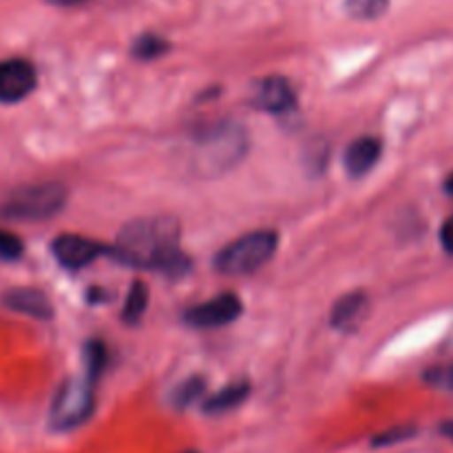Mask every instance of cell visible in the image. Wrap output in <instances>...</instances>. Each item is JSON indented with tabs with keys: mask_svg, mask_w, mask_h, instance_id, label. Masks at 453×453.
I'll use <instances>...</instances> for the list:
<instances>
[{
	"mask_svg": "<svg viewBox=\"0 0 453 453\" xmlns=\"http://www.w3.org/2000/svg\"><path fill=\"white\" fill-rule=\"evenodd\" d=\"M109 255L131 268L155 270L175 279L190 270V259L180 250V224L164 215L128 221Z\"/></svg>",
	"mask_w": 453,
	"mask_h": 453,
	"instance_id": "cell-1",
	"label": "cell"
},
{
	"mask_svg": "<svg viewBox=\"0 0 453 453\" xmlns=\"http://www.w3.org/2000/svg\"><path fill=\"white\" fill-rule=\"evenodd\" d=\"M248 137L242 127L221 122L195 133L190 144V164L199 175H215L230 171L246 155Z\"/></svg>",
	"mask_w": 453,
	"mask_h": 453,
	"instance_id": "cell-2",
	"label": "cell"
},
{
	"mask_svg": "<svg viewBox=\"0 0 453 453\" xmlns=\"http://www.w3.org/2000/svg\"><path fill=\"white\" fill-rule=\"evenodd\" d=\"M279 246V234L274 230H255L234 239L217 255L215 265L221 274L243 277L264 268L274 257Z\"/></svg>",
	"mask_w": 453,
	"mask_h": 453,
	"instance_id": "cell-3",
	"label": "cell"
},
{
	"mask_svg": "<svg viewBox=\"0 0 453 453\" xmlns=\"http://www.w3.org/2000/svg\"><path fill=\"white\" fill-rule=\"evenodd\" d=\"M66 203V188L62 184H34L18 188L3 203V215L13 219H49L58 215Z\"/></svg>",
	"mask_w": 453,
	"mask_h": 453,
	"instance_id": "cell-4",
	"label": "cell"
},
{
	"mask_svg": "<svg viewBox=\"0 0 453 453\" xmlns=\"http://www.w3.org/2000/svg\"><path fill=\"white\" fill-rule=\"evenodd\" d=\"M93 410V380L69 379L51 405V425L56 429H73L91 416Z\"/></svg>",
	"mask_w": 453,
	"mask_h": 453,
	"instance_id": "cell-5",
	"label": "cell"
},
{
	"mask_svg": "<svg viewBox=\"0 0 453 453\" xmlns=\"http://www.w3.org/2000/svg\"><path fill=\"white\" fill-rule=\"evenodd\" d=\"M242 312L243 305L237 299V295L224 292V295L215 296V299L203 301V303L186 310L184 321L186 326L195 327V330H217V327L230 326V323L237 321Z\"/></svg>",
	"mask_w": 453,
	"mask_h": 453,
	"instance_id": "cell-6",
	"label": "cell"
},
{
	"mask_svg": "<svg viewBox=\"0 0 453 453\" xmlns=\"http://www.w3.org/2000/svg\"><path fill=\"white\" fill-rule=\"evenodd\" d=\"M38 75L34 65L22 58L0 60V104H16L35 88Z\"/></svg>",
	"mask_w": 453,
	"mask_h": 453,
	"instance_id": "cell-7",
	"label": "cell"
},
{
	"mask_svg": "<svg viewBox=\"0 0 453 453\" xmlns=\"http://www.w3.org/2000/svg\"><path fill=\"white\" fill-rule=\"evenodd\" d=\"M252 106L265 113L283 115L296 106V91L290 80L281 75H270V78L259 80L252 87Z\"/></svg>",
	"mask_w": 453,
	"mask_h": 453,
	"instance_id": "cell-8",
	"label": "cell"
},
{
	"mask_svg": "<svg viewBox=\"0 0 453 453\" xmlns=\"http://www.w3.org/2000/svg\"><path fill=\"white\" fill-rule=\"evenodd\" d=\"M51 250L53 257L58 259V264L65 265V268L69 270L87 268V265L93 264L97 257L109 252L102 243L82 237V234H60V237L53 239Z\"/></svg>",
	"mask_w": 453,
	"mask_h": 453,
	"instance_id": "cell-9",
	"label": "cell"
},
{
	"mask_svg": "<svg viewBox=\"0 0 453 453\" xmlns=\"http://www.w3.org/2000/svg\"><path fill=\"white\" fill-rule=\"evenodd\" d=\"M370 299L365 292H348L341 296L330 312V326L339 332H354L367 317Z\"/></svg>",
	"mask_w": 453,
	"mask_h": 453,
	"instance_id": "cell-10",
	"label": "cell"
},
{
	"mask_svg": "<svg viewBox=\"0 0 453 453\" xmlns=\"http://www.w3.org/2000/svg\"><path fill=\"white\" fill-rule=\"evenodd\" d=\"M380 155H383V144H380V140L363 135L345 149L343 166L345 171H348V175L363 177L379 164Z\"/></svg>",
	"mask_w": 453,
	"mask_h": 453,
	"instance_id": "cell-11",
	"label": "cell"
},
{
	"mask_svg": "<svg viewBox=\"0 0 453 453\" xmlns=\"http://www.w3.org/2000/svg\"><path fill=\"white\" fill-rule=\"evenodd\" d=\"M3 303L9 310L18 314H25V317L34 319H51L53 317V305L47 299V295L35 288H13V290L4 292Z\"/></svg>",
	"mask_w": 453,
	"mask_h": 453,
	"instance_id": "cell-12",
	"label": "cell"
},
{
	"mask_svg": "<svg viewBox=\"0 0 453 453\" xmlns=\"http://www.w3.org/2000/svg\"><path fill=\"white\" fill-rule=\"evenodd\" d=\"M248 394H250V385L246 380L230 383L217 394H212L206 401V405H203V410H206V414H224V411H230L242 405L248 398Z\"/></svg>",
	"mask_w": 453,
	"mask_h": 453,
	"instance_id": "cell-13",
	"label": "cell"
},
{
	"mask_svg": "<svg viewBox=\"0 0 453 453\" xmlns=\"http://www.w3.org/2000/svg\"><path fill=\"white\" fill-rule=\"evenodd\" d=\"M149 308V286L144 281H135L128 290L127 301H124L122 319L127 326H137Z\"/></svg>",
	"mask_w": 453,
	"mask_h": 453,
	"instance_id": "cell-14",
	"label": "cell"
},
{
	"mask_svg": "<svg viewBox=\"0 0 453 453\" xmlns=\"http://www.w3.org/2000/svg\"><path fill=\"white\" fill-rule=\"evenodd\" d=\"M171 51V44L166 42V40L162 38V35L157 34H142L140 38L133 42V58H137V60H155V58H162L164 53Z\"/></svg>",
	"mask_w": 453,
	"mask_h": 453,
	"instance_id": "cell-15",
	"label": "cell"
},
{
	"mask_svg": "<svg viewBox=\"0 0 453 453\" xmlns=\"http://www.w3.org/2000/svg\"><path fill=\"white\" fill-rule=\"evenodd\" d=\"M106 367V348L102 341L91 339L87 345H84V370H87V379L96 383L102 376Z\"/></svg>",
	"mask_w": 453,
	"mask_h": 453,
	"instance_id": "cell-16",
	"label": "cell"
},
{
	"mask_svg": "<svg viewBox=\"0 0 453 453\" xmlns=\"http://www.w3.org/2000/svg\"><path fill=\"white\" fill-rule=\"evenodd\" d=\"M392 0H345V9L357 20H376L389 9Z\"/></svg>",
	"mask_w": 453,
	"mask_h": 453,
	"instance_id": "cell-17",
	"label": "cell"
},
{
	"mask_svg": "<svg viewBox=\"0 0 453 453\" xmlns=\"http://www.w3.org/2000/svg\"><path fill=\"white\" fill-rule=\"evenodd\" d=\"M203 388H206V380H203L202 376H190V379H186L184 383H180L175 388V392H173V405H190V403H195L202 396Z\"/></svg>",
	"mask_w": 453,
	"mask_h": 453,
	"instance_id": "cell-18",
	"label": "cell"
},
{
	"mask_svg": "<svg viewBox=\"0 0 453 453\" xmlns=\"http://www.w3.org/2000/svg\"><path fill=\"white\" fill-rule=\"evenodd\" d=\"M22 250H25V246H22L20 237L13 233H9V230L0 228V261L20 259Z\"/></svg>",
	"mask_w": 453,
	"mask_h": 453,
	"instance_id": "cell-19",
	"label": "cell"
},
{
	"mask_svg": "<svg viewBox=\"0 0 453 453\" xmlns=\"http://www.w3.org/2000/svg\"><path fill=\"white\" fill-rule=\"evenodd\" d=\"M441 243L449 255H453V215L442 224L441 228Z\"/></svg>",
	"mask_w": 453,
	"mask_h": 453,
	"instance_id": "cell-20",
	"label": "cell"
},
{
	"mask_svg": "<svg viewBox=\"0 0 453 453\" xmlns=\"http://www.w3.org/2000/svg\"><path fill=\"white\" fill-rule=\"evenodd\" d=\"M47 3L56 4V7H75V4H82L87 0H47Z\"/></svg>",
	"mask_w": 453,
	"mask_h": 453,
	"instance_id": "cell-21",
	"label": "cell"
},
{
	"mask_svg": "<svg viewBox=\"0 0 453 453\" xmlns=\"http://www.w3.org/2000/svg\"><path fill=\"white\" fill-rule=\"evenodd\" d=\"M442 434H445L447 438H451V441H453V420H451V423L442 425Z\"/></svg>",
	"mask_w": 453,
	"mask_h": 453,
	"instance_id": "cell-22",
	"label": "cell"
},
{
	"mask_svg": "<svg viewBox=\"0 0 453 453\" xmlns=\"http://www.w3.org/2000/svg\"><path fill=\"white\" fill-rule=\"evenodd\" d=\"M445 190H447V193H449V195H453V173H451L449 177H447V181H445Z\"/></svg>",
	"mask_w": 453,
	"mask_h": 453,
	"instance_id": "cell-23",
	"label": "cell"
},
{
	"mask_svg": "<svg viewBox=\"0 0 453 453\" xmlns=\"http://www.w3.org/2000/svg\"><path fill=\"white\" fill-rule=\"evenodd\" d=\"M403 436H407V432H398V438H403ZM392 441H394V436H383L380 441H376V442H392Z\"/></svg>",
	"mask_w": 453,
	"mask_h": 453,
	"instance_id": "cell-24",
	"label": "cell"
}]
</instances>
